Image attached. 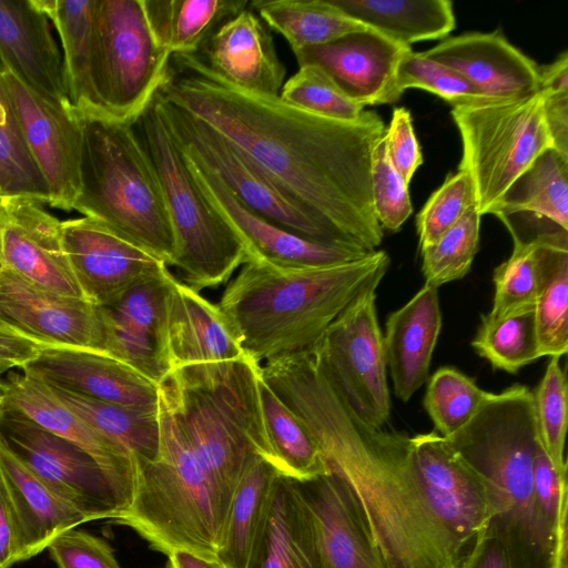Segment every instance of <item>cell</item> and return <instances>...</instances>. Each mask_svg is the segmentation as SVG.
I'll return each mask as SVG.
<instances>
[{"mask_svg": "<svg viewBox=\"0 0 568 568\" xmlns=\"http://www.w3.org/2000/svg\"><path fill=\"white\" fill-rule=\"evenodd\" d=\"M0 322L45 345L104 352L101 307L53 292L0 266Z\"/></svg>", "mask_w": 568, "mask_h": 568, "instance_id": "2e32d148", "label": "cell"}, {"mask_svg": "<svg viewBox=\"0 0 568 568\" xmlns=\"http://www.w3.org/2000/svg\"><path fill=\"white\" fill-rule=\"evenodd\" d=\"M458 568H514L508 549L488 527L476 540Z\"/></svg>", "mask_w": 568, "mask_h": 568, "instance_id": "db71d44e", "label": "cell"}, {"mask_svg": "<svg viewBox=\"0 0 568 568\" xmlns=\"http://www.w3.org/2000/svg\"><path fill=\"white\" fill-rule=\"evenodd\" d=\"M55 29L65 87L80 118L102 116L91 78L94 0H32Z\"/></svg>", "mask_w": 568, "mask_h": 568, "instance_id": "1f68e13d", "label": "cell"}, {"mask_svg": "<svg viewBox=\"0 0 568 568\" xmlns=\"http://www.w3.org/2000/svg\"><path fill=\"white\" fill-rule=\"evenodd\" d=\"M245 568H326L315 517L294 479L275 478Z\"/></svg>", "mask_w": 568, "mask_h": 568, "instance_id": "d4e9b609", "label": "cell"}, {"mask_svg": "<svg viewBox=\"0 0 568 568\" xmlns=\"http://www.w3.org/2000/svg\"><path fill=\"white\" fill-rule=\"evenodd\" d=\"M164 353L170 372L246 357L219 306L174 275L165 300Z\"/></svg>", "mask_w": 568, "mask_h": 568, "instance_id": "4316f807", "label": "cell"}, {"mask_svg": "<svg viewBox=\"0 0 568 568\" xmlns=\"http://www.w3.org/2000/svg\"><path fill=\"white\" fill-rule=\"evenodd\" d=\"M444 438L487 485L496 511L489 527L514 568H549L552 541L534 496L539 440L532 392L517 384L490 393L469 422Z\"/></svg>", "mask_w": 568, "mask_h": 568, "instance_id": "277c9868", "label": "cell"}, {"mask_svg": "<svg viewBox=\"0 0 568 568\" xmlns=\"http://www.w3.org/2000/svg\"><path fill=\"white\" fill-rule=\"evenodd\" d=\"M384 139L393 166L409 184L415 172L423 163V155L414 131L410 112L406 108H395L393 110L389 125L385 128Z\"/></svg>", "mask_w": 568, "mask_h": 568, "instance_id": "816d5d0a", "label": "cell"}, {"mask_svg": "<svg viewBox=\"0 0 568 568\" xmlns=\"http://www.w3.org/2000/svg\"><path fill=\"white\" fill-rule=\"evenodd\" d=\"M171 55L143 0H94L91 78L103 118L133 123L162 84Z\"/></svg>", "mask_w": 568, "mask_h": 568, "instance_id": "30bf717a", "label": "cell"}, {"mask_svg": "<svg viewBox=\"0 0 568 568\" xmlns=\"http://www.w3.org/2000/svg\"><path fill=\"white\" fill-rule=\"evenodd\" d=\"M81 121V191L73 210L171 266L176 245L166 202L132 123Z\"/></svg>", "mask_w": 568, "mask_h": 568, "instance_id": "52a82bcc", "label": "cell"}, {"mask_svg": "<svg viewBox=\"0 0 568 568\" xmlns=\"http://www.w3.org/2000/svg\"><path fill=\"white\" fill-rule=\"evenodd\" d=\"M282 101L301 110L338 121L357 120L364 106L351 100L316 64L300 65L282 87Z\"/></svg>", "mask_w": 568, "mask_h": 568, "instance_id": "bcb514c9", "label": "cell"}, {"mask_svg": "<svg viewBox=\"0 0 568 568\" xmlns=\"http://www.w3.org/2000/svg\"><path fill=\"white\" fill-rule=\"evenodd\" d=\"M0 58L44 99L75 113L52 24L32 0H0Z\"/></svg>", "mask_w": 568, "mask_h": 568, "instance_id": "484cf974", "label": "cell"}, {"mask_svg": "<svg viewBox=\"0 0 568 568\" xmlns=\"http://www.w3.org/2000/svg\"><path fill=\"white\" fill-rule=\"evenodd\" d=\"M4 412H6V403H4L3 397L0 394V419L2 418Z\"/></svg>", "mask_w": 568, "mask_h": 568, "instance_id": "6125c7cd", "label": "cell"}, {"mask_svg": "<svg viewBox=\"0 0 568 568\" xmlns=\"http://www.w3.org/2000/svg\"><path fill=\"white\" fill-rule=\"evenodd\" d=\"M158 417V457L136 460L132 504L113 523L131 528L168 557L183 550L216 558L229 505L160 392Z\"/></svg>", "mask_w": 568, "mask_h": 568, "instance_id": "8992f818", "label": "cell"}, {"mask_svg": "<svg viewBox=\"0 0 568 568\" xmlns=\"http://www.w3.org/2000/svg\"><path fill=\"white\" fill-rule=\"evenodd\" d=\"M480 217L473 205L433 245L420 251L425 284L438 288L469 272L478 251Z\"/></svg>", "mask_w": 568, "mask_h": 568, "instance_id": "ee69618b", "label": "cell"}, {"mask_svg": "<svg viewBox=\"0 0 568 568\" xmlns=\"http://www.w3.org/2000/svg\"><path fill=\"white\" fill-rule=\"evenodd\" d=\"M155 97L165 123L178 143L209 168L247 210L301 237L358 248L345 243L290 199L245 155L210 126L156 93Z\"/></svg>", "mask_w": 568, "mask_h": 568, "instance_id": "4fadbf2b", "label": "cell"}, {"mask_svg": "<svg viewBox=\"0 0 568 568\" xmlns=\"http://www.w3.org/2000/svg\"><path fill=\"white\" fill-rule=\"evenodd\" d=\"M440 328L438 288L427 284L388 315L383 335L386 364L403 402L426 383Z\"/></svg>", "mask_w": 568, "mask_h": 568, "instance_id": "4dcf8cb0", "label": "cell"}, {"mask_svg": "<svg viewBox=\"0 0 568 568\" xmlns=\"http://www.w3.org/2000/svg\"><path fill=\"white\" fill-rule=\"evenodd\" d=\"M23 140L48 189V204L73 210L81 191L82 121L28 85L0 58Z\"/></svg>", "mask_w": 568, "mask_h": 568, "instance_id": "9a60e30c", "label": "cell"}, {"mask_svg": "<svg viewBox=\"0 0 568 568\" xmlns=\"http://www.w3.org/2000/svg\"><path fill=\"white\" fill-rule=\"evenodd\" d=\"M6 407L22 412L48 430L70 440L101 466L136 486L138 464L124 446L65 406L44 383L24 373L0 378Z\"/></svg>", "mask_w": 568, "mask_h": 568, "instance_id": "f1b7e54d", "label": "cell"}, {"mask_svg": "<svg viewBox=\"0 0 568 568\" xmlns=\"http://www.w3.org/2000/svg\"><path fill=\"white\" fill-rule=\"evenodd\" d=\"M0 266L57 293L82 296L68 262L61 221L33 200L0 207Z\"/></svg>", "mask_w": 568, "mask_h": 568, "instance_id": "44dd1931", "label": "cell"}, {"mask_svg": "<svg viewBox=\"0 0 568 568\" xmlns=\"http://www.w3.org/2000/svg\"><path fill=\"white\" fill-rule=\"evenodd\" d=\"M248 4L270 29L284 37L293 53L368 28L329 0H253Z\"/></svg>", "mask_w": 568, "mask_h": 568, "instance_id": "d590c367", "label": "cell"}, {"mask_svg": "<svg viewBox=\"0 0 568 568\" xmlns=\"http://www.w3.org/2000/svg\"><path fill=\"white\" fill-rule=\"evenodd\" d=\"M473 205L475 193L469 176L458 170L448 174L416 216L419 250L433 245Z\"/></svg>", "mask_w": 568, "mask_h": 568, "instance_id": "7dc6e473", "label": "cell"}, {"mask_svg": "<svg viewBox=\"0 0 568 568\" xmlns=\"http://www.w3.org/2000/svg\"><path fill=\"white\" fill-rule=\"evenodd\" d=\"M412 47L366 28L294 53L300 65L321 67L336 85L362 106L397 102V68Z\"/></svg>", "mask_w": 568, "mask_h": 568, "instance_id": "ffe728a7", "label": "cell"}, {"mask_svg": "<svg viewBox=\"0 0 568 568\" xmlns=\"http://www.w3.org/2000/svg\"><path fill=\"white\" fill-rule=\"evenodd\" d=\"M169 266L144 277L114 304L101 307L105 354L159 384L169 373L164 353L165 300Z\"/></svg>", "mask_w": 568, "mask_h": 568, "instance_id": "7402d4cb", "label": "cell"}, {"mask_svg": "<svg viewBox=\"0 0 568 568\" xmlns=\"http://www.w3.org/2000/svg\"><path fill=\"white\" fill-rule=\"evenodd\" d=\"M408 185L393 166L383 135L374 149L372 159L373 205L383 231H398L412 215L413 204Z\"/></svg>", "mask_w": 568, "mask_h": 568, "instance_id": "681fc988", "label": "cell"}, {"mask_svg": "<svg viewBox=\"0 0 568 568\" xmlns=\"http://www.w3.org/2000/svg\"><path fill=\"white\" fill-rule=\"evenodd\" d=\"M21 369L50 387L145 412L158 410L159 384L103 352L50 345Z\"/></svg>", "mask_w": 568, "mask_h": 568, "instance_id": "d6986e66", "label": "cell"}, {"mask_svg": "<svg viewBox=\"0 0 568 568\" xmlns=\"http://www.w3.org/2000/svg\"><path fill=\"white\" fill-rule=\"evenodd\" d=\"M471 346L494 368L517 373L541 357L534 308L498 318L484 314Z\"/></svg>", "mask_w": 568, "mask_h": 568, "instance_id": "60d3db41", "label": "cell"}, {"mask_svg": "<svg viewBox=\"0 0 568 568\" xmlns=\"http://www.w3.org/2000/svg\"><path fill=\"white\" fill-rule=\"evenodd\" d=\"M423 53L463 75L484 101L519 98L539 89V65L499 30L445 38Z\"/></svg>", "mask_w": 568, "mask_h": 568, "instance_id": "603a6c76", "label": "cell"}, {"mask_svg": "<svg viewBox=\"0 0 568 568\" xmlns=\"http://www.w3.org/2000/svg\"><path fill=\"white\" fill-rule=\"evenodd\" d=\"M50 388L65 406L124 446L136 460L151 462L158 457L160 443L158 410L145 412L55 387Z\"/></svg>", "mask_w": 568, "mask_h": 568, "instance_id": "ab89813d", "label": "cell"}, {"mask_svg": "<svg viewBox=\"0 0 568 568\" xmlns=\"http://www.w3.org/2000/svg\"><path fill=\"white\" fill-rule=\"evenodd\" d=\"M0 479L16 523L18 561L37 556L60 534L87 523L2 443Z\"/></svg>", "mask_w": 568, "mask_h": 568, "instance_id": "f546056e", "label": "cell"}, {"mask_svg": "<svg viewBox=\"0 0 568 568\" xmlns=\"http://www.w3.org/2000/svg\"><path fill=\"white\" fill-rule=\"evenodd\" d=\"M568 484L562 487L557 514L549 568H568Z\"/></svg>", "mask_w": 568, "mask_h": 568, "instance_id": "680465c9", "label": "cell"}, {"mask_svg": "<svg viewBox=\"0 0 568 568\" xmlns=\"http://www.w3.org/2000/svg\"><path fill=\"white\" fill-rule=\"evenodd\" d=\"M1 325H4L2 322H0Z\"/></svg>", "mask_w": 568, "mask_h": 568, "instance_id": "03108f58", "label": "cell"}, {"mask_svg": "<svg viewBox=\"0 0 568 568\" xmlns=\"http://www.w3.org/2000/svg\"><path fill=\"white\" fill-rule=\"evenodd\" d=\"M164 568H169V566H168V565H165V567H164Z\"/></svg>", "mask_w": 568, "mask_h": 568, "instance_id": "e7e4bbea", "label": "cell"}, {"mask_svg": "<svg viewBox=\"0 0 568 568\" xmlns=\"http://www.w3.org/2000/svg\"><path fill=\"white\" fill-rule=\"evenodd\" d=\"M540 93L554 148L568 155V91H540Z\"/></svg>", "mask_w": 568, "mask_h": 568, "instance_id": "11a10c76", "label": "cell"}, {"mask_svg": "<svg viewBox=\"0 0 568 568\" xmlns=\"http://www.w3.org/2000/svg\"><path fill=\"white\" fill-rule=\"evenodd\" d=\"M181 149L206 200L246 245L248 261L285 270L317 268L356 261L371 253L314 242L264 220L243 206L196 156Z\"/></svg>", "mask_w": 568, "mask_h": 568, "instance_id": "e0dca14e", "label": "cell"}, {"mask_svg": "<svg viewBox=\"0 0 568 568\" xmlns=\"http://www.w3.org/2000/svg\"><path fill=\"white\" fill-rule=\"evenodd\" d=\"M166 565L169 568H227L216 558H205L183 550L172 552Z\"/></svg>", "mask_w": 568, "mask_h": 568, "instance_id": "91938a15", "label": "cell"}, {"mask_svg": "<svg viewBox=\"0 0 568 568\" xmlns=\"http://www.w3.org/2000/svg\"><path fill=\"white\" fill-rule=\"evenodd\" d=\"M277 469L255 455L247 465L229 506L216 559L227 568H245L253 538Z\"/></svg>", "mask_w": 568, "mask_h": 568, "instance_id": "74e56055", "label": "cell"}, {"mask_svg": "<svg viewBox=\"0 0 568 568\" xmlns=\"http://www.w3.org/2000/svg\"><path fill=\"white\" fill-rule=\"evenodd\" d=\"M18 554L16 523L0 479V568H11L19 562Z\"/></svg>", "mask_w": 568, "mask_h": 568, "instance_id": "6f0895ef", "label": "cell"}, {"mask_svg": "<svg viewBox=\"0 0 568 568\" xmlns=\"http://www.w3.org/2000/svg\"><path fill=\"white\" fill-rule=\"evenodd\" d=\"M260 367L247 357L194 364L170 372L159 383L160 394L229 506L252 458H271Z\"/></svg>", "mask_w": 568, "mask_h": 568, "instance_id": "5b68a950", "label": "cell"}, {"mask_svg": "<svg viewBox=\"0 0 568 568\" xmlns=\"http://www.w3.org/2000/svg\"><path fill=\"white\" fill-rule=\"evenodd\" d=\"M525 212L568 231V155L548 148L510 185L496 211Z\"/></svg>", "mask_w": 568, "mask_h": 568, "instance_id": "8d00e7d4", "label": "cell"}, {"mask_svg": "<svg viewBox=\"0 0 568 568\" xmlns=\"http://www.w3.org/2000/svg\"><path fill=\"white\" fill-rule=\"evenodd\" d=\"M372 280L328 326L313 351L333 387L364 424L382 428L390 415L384 338Z\"/></svg>", "mask_w": 568, "mask_h": 568, "instance_id": "7c38bea8", "label": "cell"}, {"mask_svg": "<svg viewBox=\"0 0 568 568\" xmlns=\"http://www.w3.org/2000/svg\"><path fill=\"white\" fill-rule=\"evenodd\" d=\"M366 27L407 47L445 39L455 29L449 0H329Z\"/></svg>", "mask_w": 568, "mask_h": 568, "instance_id": "d6a6232c", "label": "cell"}, {"mask_svg": "<svg viewBox=\"0 0 568 568\" xmlns=\"http://www.w3.org/2000/svg\"><path fill=\"white\" fill-rule=\"evenodd\" d=\"M0 443L87 521H113L132 504L134 484L109 471L79 446L20 410L6 407L0 419Z\"/></svg>", "mask_w": 568, "mask_h": 568, "instance_id": "8fae6325", "label": "cell"}, {"mask_svg": "<svg viewBox=\"0 0 568 568\" xmlns=\"http://www.w3.org/2000/svg\"><path fill=\"white\" fill-rule=\"evenodd\" d=\"M196 55L212 72L241 90L280 97L286 68L277 55L271 29L250 8L221 24Z\"/></svg>", "mask_w": 568, "mask_h": 568, "instance_id": "cb8c5ba5", "label": "cell"}, {"mask_svg": "<svg viewBox=\"0 0 568 568\" xmlns=\"http://www.w3.org/2000/svg\"><path fill=\"white\" fill-rule=\"evenodd\" d=\"M296 483L315 517L326 568H386L359 504L341 476L331 470Z\"/></svg>", "mask_w": 568, "mask_h": 568, "instance_id": "83f0119b", "label": "cell"}, {"mask_svg": "<svg viewBox=\"0 0 568 568\" xmlns=\"http://www.w3.org/2000/svg\"><path fill=\"white\" fill-rule=\"evenodd\" d=\"M261 375L352 489L386 568H458L455 546L420 488L410 437L355 417L313 348L264 362Z\"/></svg>", "mask_w": 568, "mask_h": 568, "instance_id": "7a4b0ae2", "label": "cell"}, {"mask_svg": "<svg viewBox=\"0 0 568 568\" xmlns=\"http://www.w3.org/2000/svg\"><path fill=\"white\" fill-rule=\"evenodd\" d=\"M397 85L402 93L407 89L432 92L452 106L483 100L481 94L458 72L412 49L398 64Z\"/></svg>", "mask_w": 568, "mask_h": 568, "instance_id": "c3c4849f", "label": "cell"}, {"mask_svg": "<svg viewBox=\"0 0 568 568\" xmlns=\"http://www.w3.org/2000/svg\"><path fill=\"white\" fill-rule=\"evenodd\" d=\"M489 394L463 372L442 367L428 382L424 407L436 433L447 437L470 420Z\"/></svg>", "mask_w": 568, "mask_h": 568, "instance_id": "7bdbcfd3", "label": "cell"}, {"mask_svg": "<svg viewBox=\"0 0 568 568\" xmlns=\"http://www.w3.org/2000/svg\"><path fill=\"white\" fill-rule=\"evenodd\" d=\"M156 94L245 155L345 243L373 252L384 232L373 205L372 159L385 133L377 112L338 121L241 90L196 54H172Z\"/></svg>", "mask_w": 568, "mask_h": 568, "instance_id": "6da1fadb", "label": "cell"}, {"mask_svg": "<svg viewBox=\"0 0 568 568\" xmlns=\"http://www.w3.org/2000/svg\"><path fill=\"white\" fill-rule=\"evenodd\" d=\"M538 346L542 356H561L568 351V232L546 246L535 300Z\"/></svg>", "mask_w": 568, "mask_h": 568, "instance_id": "f35d334b", "label": "cell"}, {"mask_svg": "<svg viewBox=\"0 0 568 568\" xmlns=\"http://www.w3.org/2000/svg\"><path fill=\"white\" fill-rule=\"evenodd\" d=\"M452 116L463 146L458 171L471 181L480 216L493 214L516 179L554 148L540 91L454 105Z\"/></svg>", "mask_w": 568, "mask_h": 568, "instance_id": "9c48e42d", "label": "cell"}, {"mask_svg": "<svg viewBox=\"0 0 568 568\" xmlns=\"http://www.w3.org/2000/svg\"><path fill=\"white\" fill-rule=\"evenodd\" d=\"M410 446L427 505L462 561L495 518L490 491L438 433L415 435L410 437Z\"/></svg>", "mask_w": 568, "mask_h": 568, "instance_id": "5bb4252c", "label": "cell"}, {"mask_svg": "<svg viewBox=\"0 0 568 568\" xmlns=\"http://www.w3.org/2000/svg\"><path fill=\"white\" fill-rule=\"evenodd\" d=\"M247 0H143L160 44L171 54H196L225 21L247 8Z\"/></svg>", "mask_w": 568, "mask_h": 568, "instance_id": "e575fe53", "label": "cell"}, {"mask_svg": "<svg viewBox=\"0 0 568 568\" xmlns=\"http://www.w3.org/2000/svg\"><path fill=\"white\" fill-rule=\"evenodd\" d=\"M12 367H14L12 364L10 363H3V362H0V378L1 376L7 373L8 371H10Z\"/></svg>", "mask_w": 568, "mask_h": 568, "instance_id": "94428289", "label": "cell"}, {"mask_svg": "<svg viewBox=\"0 0 568 568\" xmlns=\"http://www.w3.org/2000/svg\"><path fill=\"white\" fill-rule=\"evenodd\" d=\"M132 126L162 186L179 281L197 292L225 284L250 260L248 250L200 190L155 95Z\"/></svg>", "mask_w": 568, "mask_h": 568, "instance_id": "ba28073f", "label": "cell"}, {"mask_svg": "<svg viewBox=\"0 0 568 568\" xmlns=\"http://www.w3.org/2000/svg\"><path fill=\"white\" fill-rule=\"evenodd\" d=\"M532 396L538 440L556 471L566 475L567 378L559 356L550 357Z\"/></svg>", "mask_w": 568, "mask_h": 568, "instance_id": "f6af8a7d", "label": "cell"}, {"mask_svg": "<svg viewBox=\"0 0 568 568\" xmlns=\"http://www.w3.org/2000/svg\"><path fill=\"white\" fill-rule=\"evenodd\" d=\"M61 232L81 294L99 307L114 304L134 284L166 265L87 216L61 221Z\"/></svg>", "mask_w": 568, "mask_h": 568, "instance_id": "ac0fdd59", "label": "cell"}, {"mask_svg": "<svg viewBox=\"0 0 568 568\" xmlns=\"http://www.w3.org/2000/svg\"><path fill=\"white\" fill-rule=\"evenodd\" d=\"M45 346L49 345L0 324V362L10 363L14 367L21 368L37 357Z\"/></svg>", "mask_w": 568, "mask_h": 568, "instance_id": "9f6ffc18", "label": "cell"}, {"mask_svg": "<svg viewBox=\"0 0 568 568\" xmlns=\"http://www.w3.org/2000/svg\"><path fill=\"white\" fill-rule=\"evenodd\" d=\"M47 549L58 568H121L112 547L84 530L69 529Z\"/></svg>", "mask_w": 568, "mask_h": 568, "instance_id": "f907efd6", "label": "cell"}, {"mask_svg": "<svg viewBox=\"0 0 568 568\" xmlns=\"http://www.w3.org/2000/svg\"><path fill=\"white\" fill-rule=\"evenodd\" d=\"M0 187L7 199L48 204V189L23 140L0 68Z\"/></svg>", "mask_w": 568, "mask_h": 568, "instance_id": "b9f144b4", "label": "cell"}, {"mask_svg": "<svg viewBox=\"0 0 568 568\" xmlns=\"http://www.w3.org/2000/svg\"><path fill=\"white\" fill-rule=\"evenodd\" d=\"M10 199H7L0 187V207L3 206Z\"/></svg>", "mask_w": 568, "mask_h": 568, "instance_id": "be15d7a7", "label": "cell"}, {"mask_svg": "<svg viewBox=\"0 0 568 568\" xmlns=\"http://www.w3.org/2000/svg\"><path fill=\"white\" fill-rule=\"evenodd\" d=\"M390 264L385 251L326 267L285 270L247 261L220 302L244 355L257 364L307 351L374 278Z\"/></svg>", "mask_w": 568, "mask_h": 568, "instance_id": "3957f363", "label": "cell"}, {"mask_svg": "<svg viewBox=\"0 0 568 568\" xmlns=\"http://www.w3.org/2000/svg\"><path fill=\"white\" fill-rule=\"evenodd\" d=\"M258 392L271 464L296 481H308L331 470L314 436L302 418L258 374Z\"/></svg>", "mask_w": 568, "mask_h": 568, "instance_id": "836d02e7", "label": "cell"}, {"mask_svg": "<svg viewBox=\"0 0 568 568\" xmlns=\"http://www.w3.org/2000/svg\"><path fill=\"white\" fill-rule=\"evenodd\" d=\"M567 474L559 475L538 443L534 464V496L539 519L551 538L557 519L562 487Z\"/></svg>", "mask_w": 568, "mask_h": 568, "instance_id": "f5cc1de1", "label": "cell"}]
</instances>
